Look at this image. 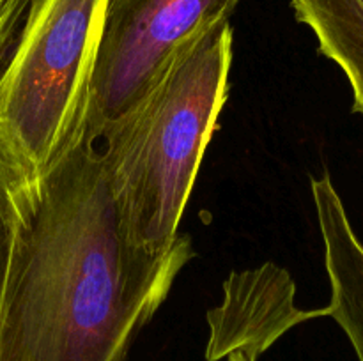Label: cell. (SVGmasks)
Returning a JSON list of instances; mask_svg holds the SVG:
<instances>
[{"label": "cell", "mask_w": 363, "mask_h": 361, "mask_svg": "<svg viewBox=\"0 0 363 361\" xmlns=\"http://www.w3.org/2000/svg\"><path fill=\"white\" fill-rule=\"evenodd\" d=\"M0 301V361H126L140 329L194 258L128 243L98 142L85 137L14 200Z\"/></svg>", "instance_id": "1"}, {"label": "cell", "mask_w": 363, "mask_h": 361, "mask_svg": "<svg viewBox=\"0 0 363 361\" xmlns=\"http://www.w3.org/2000/svg\"><path fill=\"white\" fill-rule=\"evenodd\" d=\"M229 21L181 46L142 99L98 140L128 243L165 255L227 101Z\"/></svg>", "instance_id": "2"}, {"label": "cell", "mask_w": 363, "mask_h": 361, "mask_svg": "<svg viewBox=\"0 0 363 361\" xmlns=\"http://www.w3.org/2000/svg\"><path fill=\"white\" fill-rule=\"evenodd\" d=\"M105 0H32L0 74V177L13 202L85 134Z\"/></svg>", "instance_id": "3"}, {"label": "cell", "mask_w": 363, "mask_h": 361, "mask_svg": "<svg viewBox=\"0 0 363 361\" xmlns=\"http://www.w3.org/2000/svg\"><path fill=\"white\" fill-rule=\"evenodd\" d=\"M241 0H105L85 137L98 142L158 78L174 53Z\"/></svg>", "instance_id": "4"}, {"label": "cell", "mask_w": 363, "mask_h": 361, "mask_svg": "<svg viewBox=\"0 0 363 361\" xmlns=\"http://www.w3.org/2000/svg\"><path fill=\"white\" fill-rule=\"evenodd\" d=\"M225 301L209 311L211 328L206 360L218 361L240 353L257 361L293 326L325 310H300L294 306V283L284 269L266 264L255 271L233 273L225 282Z\"/></svg>", "instance_id": "5"}, {"label": "cell", "mask_w": 363, "mask_h": 361, "mask_svg": "<svg viewBox=\"0 0 363 361\" xmlns=\"http://www.w3.org/2000/svg\"><path fill=\"white\" fill-rule=\"evenodd\" d=\"M312 197L332 287V299L323 310L344 329L358 361H363V244L330 176L312 180Z\"/></svg>", "instance_id": "6"}, {"label": "cell", "mask_w": 363, "mask_h": 361, "mask_svg": "<svg viewBox=\"0 0 363 361\" xmlns=\"http://www.w3.org/2000/svg\"><path fill=\"white\" fill-rule=\"evenodd\" d=\"M296 20L315 34L353 88V110L363 115V0H291Z\"/></svg>", "instance_id": "7"}, {"label": "cell", "mask_w": 363, "mask_h": 361, "mask_svg": "<svg viewBox=\"0 0 363 361\" xmlns=\"http://www.w3.org/2000/svg\"><path fill=\"white\" fill-rule=\"evenodd\" d=\"M32 0H0V74L13 53Z\"/></svg>", "instance_id": "8"}, {"label": "cell", "mask_w": 363, "mask_h": 361, "mask_svg": "<svg viewBox=\"0 0 363 361\" xmlns=\"http://www.w3.org/2000/svg\"><path fill=\"white\" fill-rule=\"evenodd\" d=\"M14 232H16V207H14L9 188L0 177V301H2L4 287H6Z\"/></svg>", "instance_id": "9"}, {"label": "cell", "mask_w": 363, "mask_h": 361, "mask_svg": "<svg viewBox=\"0 0 363 361\" xmlns=\"http://www.w3.org/2000/svg\"><path fill=\"white\" fill-rule=\"evenodd\" d=\"M227 361H248V360L243 356V354L234 353V354H230V356H227Z\"/></svg>", "instance_id": "10"}]
</instances>
